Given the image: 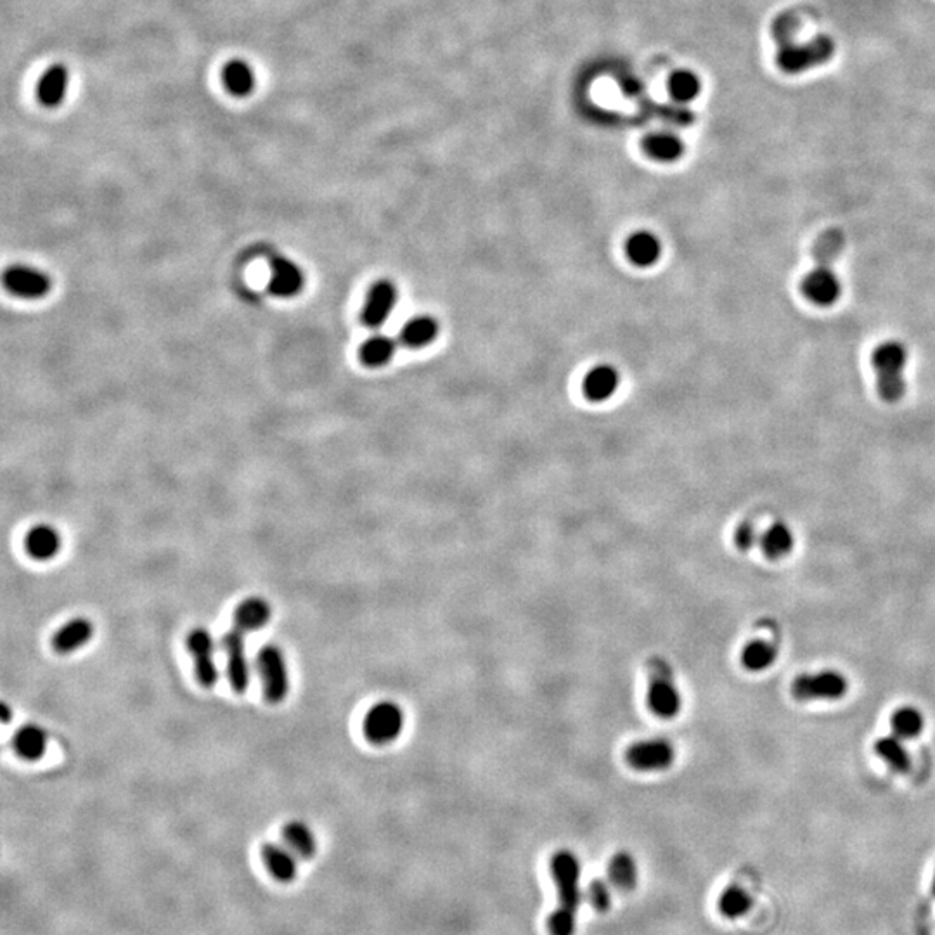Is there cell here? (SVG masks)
Wrapping results in <instances>:
<instances>
[{
    "mask_svg": "<svg viewBox=\"0 0 935 935\" xmlns=\"http://www.w3.org/2000/svg\"><path fill=\"white\" fill-rule=\"evenodd\" d=\"M892 735L903 739L918 738L925 728V717L911 705L899 707L890 717Z\"/></svg>",
    "mask_w": 935,
    "mask_h": 935,
    "instance_id": "32",
    "label": "cell"
},
{
    "mask_svg": "<svg viewBox=\"0 0 935 935\" xmlns=\"http://www.w3.org/2000/svg\"><path fill=\"white\" fill-rule=\"evenodd\" d=\"M625 761L640 773H660L676 761V748L667 738L640 739L629 745Z\"/></svg>",
    "mask_w": 935,
    "mask_h": 935,
    "instance_id": "7",
    "label": "cell"
},
{
    "mask_svg": "<svg viewBox=\"0 0 935 935\" xmlns=\"http://www.w3.org/2000/svg\"><path fill=\"white\" fill-rule=\"evenodd\" d=\"M849 681L838 670H819L800 674L791 683V695L799 702L840 700L847 695Z\"/></svg>",
    "mask_w": 935,
    "mask_h": 935,
    "instance_id": "4",
    "label": "cell"
},
{
    "mask_svg": "<svg viewBox=\"0 0 935 935\" xmlns=\"http://www.w3.org/2000/svg\"><path fill=\"white\" fill-rule=\"evenodd\" d=\"M48 733L39 724H25L22 726L14 738H13V748L18 754V757L25 761H39L44 757L48 748Z\"/></svg>",
    "mask_w": 935,
    "mask_h": 935,
    "instance_id": "22",
    "label": "cell"
},
{
    "mask_svg": "<svg viewBox=\"0 0 935 935\" xmlns=\"http://www.w3.org/2000/svg\"><path fill=\"white\" fill-rule=\"evenodd\" d=\"M188 650L195 662L197 683L205 688L215 686L219 681V668L215 662V641L205 627H195L188 634Z\"/></svg>",
    "mask_w": 935,
    "mask_h": 935,
    "instance_id": "8",
    "label": "cell"
},
{
    "mask_svg": "<svg viewBox=\"0 0 935 935\" xmlns=\"http://www.w3.org/2000/svg\"><path fill=\"white\" fill-rule=\"evenodd\" d=\"M800 293L814 307H834L842 296V283L832 267L816 266L802 277Z\"/></svg>",
    "mask_w": 935,
    "mask_h": 935,
    "instance_id": "9",
    "label": "cell"
},
{
    "mask_svg": "<svg viewBox=\"0 0 935 935\" xmlns=\"http://www.w3.org/2000/svg\"><path fill=\"white\" fill-rule=\"evenodd\" d=\"M406 726V714L398 703L381 700L374 703L364 717V735L372 745H390L400 737Z\"/></svg>",
    "mask_w": 935,
    "mask_h": 935,
    "instance_id": "6",
    "label": "cell"
},
{
    "mask_svg": "<svg viewBox=\"0 0 935 935\" xmlns=\"http://www.w3.org/2000/svg\"><path fill=\"white\" fill-rule=\"evenodd\" d=\"M68 87V70L63 65H52L40 76L37 85V98L46 108H56L65 100Z\"/></svg>",
    "mask_w": 935,
    "mask_h": 935,
    "instance_id": "24",
    "label": "cell"
},
{
    "mask_svg": "<svg viewBox=\"0 0 935 935\" xmlns=\"http://www.w3.org/2000/svg\"><path fill=\"white\" fill-rule=\"evenodd\" d=\"M832 54L834 42L826 37H817L806 46H787L780 50L778 65L787 74H799L825 63Z\"/></svg>",
    "mask_w": 935,
    "mask_h": 935,
    "instance_id": "11",
    "label": "cell"
},
{
    "mask_svg": "<svg viewBox=\"0 0 935 935\" xmlns=\"http://www.w3.org/2000/svg\"><path fill=\"white\" fill-rule=\"evenodd\" d=\"M272 608L267 599L251 596L243 599L234 610V627L241 633H253L269 624Z\"/></svg>",
    "mask_w": 935,
    "mask_h": 935,
    "instance_id": "20",
    "label": "cell"
},
{
    "mask_svg": "<svg viewBox=\"0 0 935 935\" xmlns=\"http://www.w3.org/2000/svg\"><path fill=\"white\" fill-rule=\"evenodd\" d=\"M778 659V648L769 641L756 640L747 642L741 650V665L750 672L767 670Z\"/></svg>",
    "mask_w": 935,
    "mask_h": 935,
    "instance_id": "28",
    "label": "cell"
},
{
    "mask_svg": "<svg viewBox=\"0 0 935 935\" xmlns=\"http://www.w3.org/2000/svg\"><path fill=\"white\" fill-rule=\"evenodd\" d=\"M61 534L48 523L33 525L25 536V549L30 558L39 562H49L57 556L61 549Z\"/></svg>",
    "mask_w": 935,
    "mask_h": 935,
    "instance_id": "18",
    "label": "cell"
},
{
    "mask_svg": "<svg viewBox=\"0 0 935 935\" xmlns=\"http://www.w3.org/2000/svg\"><path fill=\"white\" fill-rule=\"evenodd\" d=\"M932 894H934V896H935V871H934V878H932Z\"/></svg>",
    "mask_w": 935,
    "mask_h": 935,
    "instance_id": "39",
    "label": "cell"
},
{
    "mask_svg": "<svg viewBox=\"0 0 935 935\" xmlns=\"http://www.w3.org/2000/svg\"><path fill=\"white\" fill-rule=\"evenodd\" d=\"M4 288L11 295L25 300H39L49 295L52 288L49 274L30 266H11L4 271Z\"/></svg>",
    "mask_w": 935,
    "mask_h": 935,
    "instance_id": "12",
    "label": "cell"
},
{
    "mask_svg": "<svg viewBox=\"0 0 935 935\" xmlns=\"http://www.w3.org/2000/svg\"><path fill=\"white\" fill-rule=\"evenodd\" d=\"M668 91L672 98L679 102H688L696 98L700 92V80L691 72H677L668 80Z\"/></svg>",
    "mask_w": 935,
    "mask_h": 935,
    "instance_id": "35",
    "label": "cell"
},
{
    "mask_svg": "<svg viewBox=\"0 0 935 935\" xmlns=\"http://www.w3.org/2000/svg\"><path fill=\"white\" fill-rule=\"evenodd\" d=\"M269 293L277 298H292L303 288V272L293 260L286 257H274L271 260Z\"/></svg>",
    "mask_w": 935,
    "mask_h": 935,
    "instance_id": "14",
    "label": "cell"
},
{
    "mask_svg": "<svg viewBox=\"0 0 935 935\" xmlns=\"http://www.w3.org/2000/svg\"><path fill=\"white\" fill-rule=\"evenodd\" d=\"M733 539H735V546L738 547L739 551H750L757 542L761 541V536H759V532H757L754 523L743 521L737 527Z\"/></svg>",
    "mask_w": 935,
    "mask_h": 935,
    "instance_id": "36",
    "label": "cell"
},
{
    "mask_svg": "<svg viewBox=\"0 0 935 935\" xmlns=\"http://www.w3.org/2000/svg\"><path fill=\"white\" fill-rule=\"evenodd\" d=\"M875 754L896 773H908L911 767V756L904 745V739L890 735L875 741Z\"/></svg>",
    "mask_w": 935,
    "mask_h": 935,
    "instance_id": "27",
    "label": "cell"
},
{
    "mask_svg": "<svg viewBox=\"0 0 935 935\" xmlns=\"http://www.w3.org/2000/svg\"><path fill=\"white\" fill-rule=\"evenodd\" d=\"M644 151L650 158L657 160V162H665V163H670V162H676L683 156L685 153V144L683 141L674 135V134H653V135H648L642 143Z\"/></svg>",
    "mask_w": 935,
    "mask_h": 935,
    "instance_id": "29",
    "label": "cell"
},
{
    "mask_svg": "<svg viewBox=\"0 0 935 935\" xmlns=\"http://www.w3.org/2000/svg\"><path fill=\"white\" fill-rule=\"evenodd\" d=\"M257 670L264 696L269 703H281L290 691V676L284 653L275 644H266L257 655Z\"/></svg>",
    "mask_w": 935,
    "mask_h": 935,
    "instance_id": "3",
    "label": "cell"
},
{
    "mask_svg": "<svg viewBox=\"0 0 935 935\" xmlns=\"http://www.w3.org/2000/svg\"><path fill=\"white\" fill-rule=\"evenodd\" d=\"M588 897H590L592 908H596L598 911H607L612 904V890L601 880L592 882L588 888Z\"/></svg>",
    "mask_w": 935,
    "mask_h": 935,
    "instance_id": "37",
    "label": "cell"
},
{
    "mask_svg": "<svg viewBox=\"0 0 935 935\" xmlns=\"http://www.w3.org/2000/svg\"><path fill=\"white\" fill-rule=\"evenodd\" d=\"M221 646L222 650L225 651V659H227V676H229L231 686L236 693H245L249 685V679H251L245 633H241L234 627L232 631L223 634Z\"/></svg>",
    "mask_w": 935,
    "mask_h": 935,
    "instance_id": "13",
    "label": "cell"
},
{
    "mask_svg": "<svg viewBox=\"0 0 935 935\" xmlns=\"http://www.w3.org/2000/svg\"><path fill=\"white\" fill-rule=\"evenodd\" d=\"M398 344L392 336L372 335L359 348V361L366 368H383L394 359Z\"/></svg>",
    "mask_w": 935,
    "mask_h": 935,
    "instance_id": "25",
    "label": "cell"
},
{
    "mask_svg": "<svg viewBox=\"0 0 935 935\" xmlns=\"http://www.w3.org/2000/svg\"><path fill=\"white\" fill-rule=\"evenodd\" d=\"M759 544L765 558L782 560L793 551L795 536L785 521H774L761 534Z\"/></svg>",
    "mask_w": 935,
    "mask_h": 935,
    "instance_id": "23",
    "label": "cell"
},
{
    "mask_svg": "<svg viewBox=\"0 0 935 935\" xmlns=\"http://www.w3.org/2000/svg\"><path fill=\"white\" fill-rule=\"evenodd\" d=\"M441 335V322L430 314H419L407 320L400 329V344L411 350L426 348Z\"/></svg>",
    "mask_w": 935,
    "mask_h": 935,
    "instance_id": "19",
    "label": "cell"
},
{
    "mask_svg": "<svg viewBox=\"0 0 935 935\" xmlns=\"http://www.w3.org/2000/svg\"><path fill=\"white\" fill-rule=\"evenodd\" d=\"M398 300V288L390 279H378L371 284L364 300L361 320L366 328L378 329L392 316Z\"/></svg>",
    "mask_w": 935,
    "mask_h": 935,
    "instance_id": "10",
    "label": "cell"
},
{
    "mask_svg": "<svg viewBox=\"0 0 935 935\" xmlns=\"http://www.w3.org/2000/svg\"><path fill=\"white\" fill-rule=\"evenodd\" d=\"M648 709L660 719H674L683 711V695L665 664L653 665L646 691Z\"/></svg>",
    "mask_w": 935,
    "mask_h": 935,
    "instance_id": "5",
    "label": "cell"
},
{
    "mask_svg": "<svg viewBox=\"0 0 935 935\" xmlns=\"http://www.w3.org/2000/svg\"><path fill=\"white\" fill-rule=\"evenodd\" d=\"M551 875L558 887L560 904L547 922L551 935H573L577 910L582 901L581 894V862L570 851H560L551 858Z\"/></svg>",
    "mask_w": 935,
    "mask_h": 935,
    "instance_id": "1",
    "label": "cell"
},
{
    "mask_svg": "<svg viewBox=\"0 0 935 935\" xmlns=\"http://www.w3.org/2000/svg\"><path fill=\"white\" fill-rule=\"evenodd\" d=\"M754 906V897L741 886L726 887L717 901L719 913L728 920L743 918Z\"/></svg>",
    "mask_w": 935,
    "mask_h": 935,
    "instance_id": "30",
    "label": "cell"
},
{
    "mask_svg": "<svg viewBox=\"0 0 935 935\" xmlns=\"http://www.w3.org/2000/svg\"><path fill=\"white\" fill-rule=\"evenodd\" d=\"M222 82L223 87L236 98H245L251 94L257 83L251 66L241 59H234L223 66Z\"/></svg>",
    "mask_w": 935,
    "mask_h": 935,
    "instance_id": "26",
    "label": "cell"
},
{
    "mask_svg": "<svg viewBox=\"0 0 935 935\" xmlns=\"http://www.w3.org/2000/svg\"><path fill=\"white\" fill-rule=\"evenodd\" d=\"M662 253L664 247L660 238L648 229L634 231L625 241V257L640 269L653 267L660 260Z\"/></svg>",
    "mask_w": 935,
    "mask_h": 935,
    "instance_id": "15",
    "label": "cell"
},
{
    "mask_svg": "<svg viewBox=\"0 0 935 935\" xmlns=\"http://www.w3.org/2000/svg\"><path fill=\"white\" fill-rule=\"evenodd\" d=\"M9 712H11V711H9V705H7V703H4V707H2V715H4V722H9Z\"/></svg>",
    "mask_w": 935,
    "mask_h": 935,
    "instance_id": "38",
    "label": "cell"
},
{
    "mask_svg": "<svg viewBox=\"0 0 935 935\" xmlns=\"http://www.w3.org/2000/svg\"><path fill=\"white\" fill-rule=\"evenodd\" d=\"M845 247V238L838 229H828L816 240L812 247V257L816 260V266H828L837 260Z\"/></svg>",
    "mask_w": 935,
    "mask_h": 935,
    "instance_id": "33",
    "label": "cell"
},
{
    "mask_svg": "<svg viewBox=\"0 0 935 935\" xmlns=\"http://www.w3.org/2000/svg\"><path fill=\"white\" fill-rule=\"evenodd\" d=\"M262 860L267 866L269 873L277 882L288 884V882L295 880L298 864H296L295 852L288 845H279L274 842L266 843L262 847Z\"/></svg>",
    "mask_w": 935,
    "mask_h": 935,
    "instance_id": "21",
    "label": "cell"
},
{
    "mask_svg": "<svg viewBox=\"0 0 935 935\" xmlns=\"http://www.w3.org/2000/svg\"><path fill=\"white\" fill-rule=\"evenodd\" d=\"M283 838H284V843L295 852L296 856H300L303 860H310L318 851V843H316V837H314L312 830L301 821H290L283 828Z\"/></svg>",
    "mask_w": 935,
    "mask_h": 935,
    "instance_id": "31",
    "label": "cell"
},
{
    "mask_svg": "<svg viewBox=\"0 0 935 935\" xmlns=\"http://www.w3.org/2000/svg\"><path fill=\"white\" fill-rule=\"evenodd\" d=\"M94 636V624L85 616H74L63 624L54 634L50 644L56 653L70 655L85 646Z\"/></svg>",
    "mask_w": 935,
    "mask_h": 935,
    "instance_id": "16",
    "label": "cell"
},
{
    "mask_svg": "<svg viewBox=\"0 0 935 935\" xmlns=\"http://www.w3.org/2000/svg\"><path fill=\"white\" fill-rule=\"evenodd\" d=\"M908 348L897 340H887L871 354V366L877 372V392L888 404L899 402L906 395L904 370L908 366Z\"/></svg>",
    "mask_w": 935,
    "mask_h": 935,
    "instance_id": "2",
    "label": "cell"
},
{
    "mask_svg": "<svg viewBox=\"0 0 935 935\" xmlns=\"http://www.w3.org/2000/svg\"><path fill=\"white\" fill-rule=\"evenodd\" d=\"M608 875L614 886L631 890L638 884V864L629 852H618L608 864Z\"/></svg>",
    "mask_w": 935,
    "mask_h": 935,
    "instance_id": "34",
    "label": "cell"
},
{
    "mask_svg": "<svg viewBox=\"0 0 935 935\" xmlns=\"http://www.w3.org/2000/svg\"><path fill=\"white\" fill-rule=\"evenodd\" d=\"M620 372L612 364H598L586 372L582 381V390L586 398L591 402L601 404L612 398L620 387Z\"/></svg>",
    "mask_w": 935,
    "mask_h": 935,
    "instance_id": "17",
    "label": "cell"
}]
</instances>
